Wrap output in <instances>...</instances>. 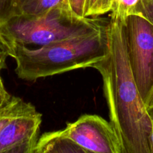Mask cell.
Here are the masks:
<instances>
[{
    "mask_svg": "<svg viewBox=\"0 0 153 153\" xmlns=\"http://www.w3.org/2000/svg\"><path fill=\"white\" fill-rule=\"evenodd\" d=\"M109 52L94 66L103 80L110 123L119 143V153H152L153 122L140 96L129 67L122 19L110 18Z\"/></svg>",
    "mask_w": 153,
    "mask_h": 153,
    "instance_id": "6da1fadb",
    "label": "cell"
},
{
    "mask_svg": "<svg viewBox=\"0 0 153 153\" xmlns=\"http://www.w3.org/2000/svg\"><path fill=\"white\" fill-rule=\"evenodd\" d=\"M109 25V24H108ZM16 62L18 77L28 82L92 67L109 52L108 25L95 32L40 47L13 46L0 49Z\"/></svg>",
    "mask_w": 153,
    "mask_h": 153,
    "instance_id": "7a4b0ae2",
    "label": "cell"
},
{
    "mask_svg": "<svg viewBox=\"0 0 153 153\" xmlns=\"http://www.w3.org/2000/svg\"><path fill=\"white\" fill-rule=\"evenodd\" d=\"M110 19H80L62 4L38 16L18 15L0 24V49L13 46L40 47L106 28Z\"/></svg>",
    "mask_w": 153,
    "mask_h": 153,
    "instance_id": "3957f363",
    "label": "cell"
},
{
    "mask_svg": "<svg viewBox=\"0 0 153 153\" xmlns=\"http://www.w3.org/2000/svg\"><path fill=\"white\" fill-rule=\"evenodd\" d=\"M129 67L142 102L153 96V24L139 14L123 20Z\"/></svg>",
    "mask_w": 153,
    "mask_h": 153,
    "instance_id": "277c9868",
    "label": "cell"
},
{
    "mask_svg": "<svg viewBox=\"0 0 153 153\" xmlns=\"http://www.w3.org/2000/svg\"><path fill=\"white\" fill-rule=\"evenodd\" d=\"M59 133L92 153H119V143L110 123L98 115H82Z\"/></svg>",
    "mask_w": 153,
    "mask_h": 153,
    "instance_id": "5b68a950",
    "label": "cell"
},
{
    "mask_svg": "<svg viewBox=\"0 0 153 153\" xmlns=\"http://www.w3.org/2000/svg\"><path fill=\"white\" fill-rule=\"evenodd\" d=\"M41 117L33 106L10 120L0 131V152L38 136Z\"/></svg>",
    "mask_w": 153,
    "mask_h": 153,
    "instance_id": "8992f818",
    "label": "cell"
},
{
    "mask_svg": "<svg viewBox=\"0 0 153 153\" xmlns=\"http://www.w3.org/2000/svg\"><path fill=\"white\" fill-rule=\"evenodd\" d=\"M36 153H92L64 137L59 131L44 133L38 140Z\"/></svg>",
    "mask_w": 153,
    "mask_h": 153,
    "instance_id": "52a82bcc",
    "label": "cell"
},
{
    "mask_svg": "<svg viewBox=\"0 0 153 153\" xmlns=\"http://www.w3.org/2000/svg\"><path fill=\"white\" fill-rule=\"evenodd\" d=\"M63 0H20L17 16H38L62 4Z\"/></svg>",
    "mask_w": 153,
    "mask_h": 153,
    "instance_id": "ba28073f",
    "label": "cell"
},
{
    "mask_svg": "<svg viewBox=\"0 0 153 153\" xmlns=\"http://www.w3.org/2000/svg\"><path fill=\"white\" fill-rule=\"evenodd\" d=\"M33 106L31 103L26 102L19 97H12L10 101L0 108V131L10 120L32 108Z\"/></svg>",
    "mask_w": 153,
    "mask_h": 153,
    "instance_id": "9c48e42d",
    "label": "cell"
},
{
    "mask_svg": "<svg viewBox=\"0 0 153 153\" xmlns=\"http://www.w3.org/2000/svg\"><path fill=\"white\" fill-rule=\"evenodd\" d=\"M140 0H113L110 18L124 20L127 16L134 13Z\"/></svg>",
    "mask_w": 153,
    "mask_h": 153,
    "instance_id": "30bf717a",
    "label": "cell"
},
{
    "mask_svg": "<svg viewBox=\"0 0 153 153\" xmlns=\"http://www.w3.org/2000/svg\"><path fill=\"white\" fill-rule=\"evenodd\" d=\"M113 0H86L85 16L97 17L111 11Z\"/></svg>",
    "mask_w": 153,
    "mask_h": 153,
    "instance_id": "8fae6325",
    "label": "cell"
},
{
    "mask_svg": "<svg viewBox=\"0 0 153 153\" xmlns=\"http://www.w3.org/2000/svg\"><path fill=\"white\" fill-rule=\"evenodd\" d=\"M20 0H0V24L10 18L17 16V7Z\"/></svg>",
    "mask_w": 153,
    "mask_h": 153,
    "instance_id": "7c38bea8",
    "label": "cell"
},
{
    "mask_svg": "<svg viewBox=\"0 0 153 153\" xmlns=\"http://www.w3.org/2000/svg\"><path fill=\"white\" fill-rule=\"evenodd\" d=\"M38 136L32 137L22 143L16 144L9 149L1 151L0 153H35Z\"/></svg>",
    "mask_w": 153,
    "mask_h": 153,
    "instance_id": "4fadbf2b",
    "label": "cell"
},
{
    "mask_svg": "<svg viewBox=\"0 0 153 153\" xmlns=\"http://www.w3.org/2000/svg\"><path fill=\"white\" fill-rule=\"evenodd\" d=\"M134 14H139L153 24V0H140Z\"/></svg>",
    "mask_w": 153,
    "mask_h": 153,
    "instance_id": "5bb4252c",
    "label": "cell"
},
{
    "mask_svg": "<svg viewBox=\"0 0 153 153\" xmlns=\"http://www.w3.org/2000/svg\"><path fill=\"white\" fill-rule=\"evenodd\" d=\"M4 61H5V57L0 51V108L6 105L10 101L12 97H13L5 89L2 79L1 70L4 67V64H5Z\"/></svg>",
    "mask_w": 153,
    "mask_h": 153,
    "instance_id": "9a60e30c",
    "label": "cell"
},
{
    "mask_svg": "<svg viewBox=\"0 0 153 153\" xmlns=\"http://www.w3.org/2000/svg\"><path fill=\"white\" fill-rule=\"evenodd\" d=\"M146 107L147 113H148V116H149L152 121L153 122V96L151 98V100H150L149 102L148 103V105Z\"/></svg>",
    "mask_w": 153,
    "mask_h": 153,
    "instance_id": "2e32d148",
    "label": "cell"
},
{
    "mask_svg": "<svg viewBox=\"0 0 153 153\" xmlns=\"http://www.w3.org/2000/svg\"><path fill=\"white\" fill-rule=\"evenodd\" d=\"M150 146H151L152 152L153 153V125H152V129L151 136H150Z\"/></svg>",
    "mask_w": 153,
    "mask_h": 153,
    "instance_id": "e0dca14e",
    "label": "cell"
},
{
    "mask_svg": "<svg viewBox=\"0 0 153 153\" xmlns=\"http://www.w3.org/2000/svg\"><path fill=\"white\" fill-rule=\"evenodd\" d=\"M35 153H36V152H35Z\"/></svg>",
    "mask_w": 153,
    "mask_h": 153,
    "instance_id": "ac0fdd59",
    "label": "cell"
}]
</instances>
